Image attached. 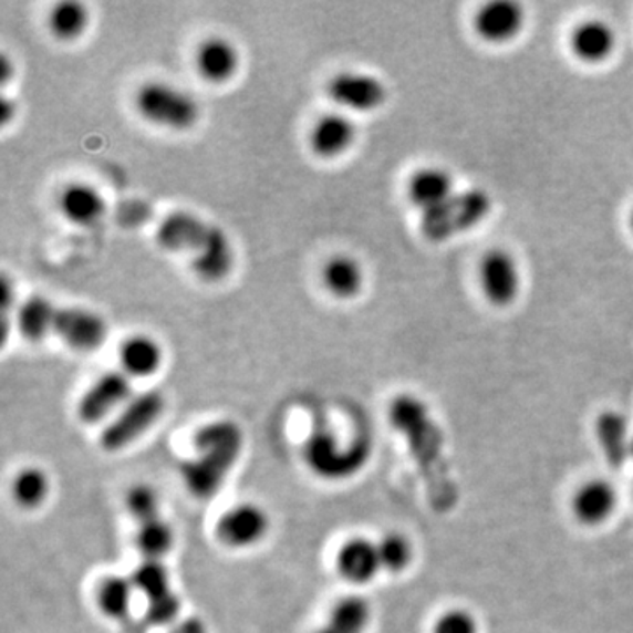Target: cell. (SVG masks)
Masks as SVG:
<instances>
[{"label":"cell","mask_w":633,"mask_h":633,"mask_svg":"<svg viewBox=\"0 0 633 633\" xmlns=\"http://www.w3.org/2000/svg\"><path fill=\"white\" fill-rule=\"evenodd\" d=\"M125 504H127L128 512L136 519L137 525L160 518V516H158L157 492H155L151 486H146V484H137V486H134V488L127 492Z\"/></svg>","instance_id":"32"},{"label":"cell","mask_w":633,"mask_h":633,"mask_svg":"<svg viewBox=\"0 0 633 633\" xmlns=\"http://www.w3.org/2000/svg\"><path fill=\"white\" fill-rule=\"evenodd\" d=\"M61 210L65 219L77 226H92L103 217L106 203L95 187L89 184H73L65 187L61 196Z\"/></svg>","instance_id":"20"},{"label":"cell","mask_w":633,"mask_h":633,"mask_svg":"<svg viewBox=\"0 0 633 633\" xmlns=\"http://www.w3.org/2000/svg\"><path fill=\"white\" fill-rule=\"evenodd\" d=\"M48 25L56 39L71 41L85 32L89 25V11L82 2L65 0L61 4L53 6L52 13L48 18Z\"/></svg>","instance_id":"28"},{"label":"cell","mask_w":633,"mask_h":633,"mask_svg":"<svg viewBox=\"0 0 633 633\" xmlns=\"http://www.w3.org/2000/svg\"><path fill=\"white\" fill-rule=\"evenodd\" d=\"M477 621L470 612L454 609L438 618L433 633H477Z\"/></svg>","instance_id":"33"},{"label":"cell","mask_w":633,"mask_h":633,"mask_svg":"<svg viewBox=\"0 0 633 633\" xmlns=\"http://www.w3.org/2000/svg\"><path fill=\"white\" fill-rule=\"evenodd\" d=\"M328 92L334 103L355 112H373L387 98V89L378 77L354 71L336 74L328 85Z\"/></svg>","instance_id":"10"},{"label":"cell","mask_w":633,"mask_h":633,"mask_svg":"<svg viewBox=\"0 0 633 633\" xmlns=\"http://www.w3.org/2000/svg\"><path fill=\"white\" fill-rule=\"evenodd\" d=\"M480 287L489 303L509 307L518 300L521 273L512 253L504 249L489 250L480 261Z\"/></svg>","instance_id":"8"},{"label":"cell","mask_w":633,"mask_h":633,"mask_svg":"<svg viewBox=\"0 0 633 633\" xmlns=\"http://www.w3.org/2000/svg\"><path fill=\"white\" fill-rule=\"evenodd\" d=\"M222 232L215 224L206 222L190 211L178 210L160 220L155 241L169 252H190L196 257L205 252Z\"/></svg>","instance_id":"6"},{"label":"cell","mask_w":633,"mask_h":633,"mask_svg":"<svg viewBox=\"0 0 633 633\" xmlns=\"http://www.w3.org/2000/svg\"><path fill=\"white\" fill-rule=\"evenodd\" d=\"M172 633H208V630H206L205 623L199 618H189V620L178 623L172 630Z\"/></svg>","instance_id":"34"},{"label":"cell","mask_w":633,"mask_h":633,"mask_svg":"<svg viewBox=\"0 0 633 633\" xmlns=\"http://www.w3.org/2000/svg\"><path fill=\"white\" fill-rule=\"evenodd\" d=\"M50 482L44 471L39 468H25L17 475L13 482V495L20 506L32 509L46 500Z\"/></svg>","instance_id":"30"},{"label":"cell","mask_w":633,"mask_h":633,"mask_svg":"<svg viewBox=\"0 0 633 633\" xmlns=\"http://www.w3.org/2000/svg\"><path fill=\"white\" fill-rule=\"evenodd\" d=\"M378 557H381L382 569L390 572H402L411 565L412 551L411 542L399 533H390L377 543Z\"/></svg>","instance_id":"31"},{"label":"cell","mask_w":633,"mask_h":633,"mask_svg":"<svg viewBox=\"0 0 633 633\" xmlns=\"http://www.w3.org/2000/svg\"><path fill=\"white\" fill-rule=\"evenodd\" d=\"M630 226H632V231H633V211H632V217H630Z\"/></svg>","instance_id":"36"},{"label":"cell","mask_w":633,"mask_h":633,"mask_svg":"<svg viewBox=\"0 0 633 633\" xmlns=\"http://www.w3.org/2000/svg\"><path fill=\"white\" fill-rule=\"evenodd\" d=\"M355 125L345 115L330 113L316 121L310 134V146L319 157H336L354 143Z\"/></svg>","instance_id":"17"},{"label":"cell","mask_w":633,"mask_h":633,"mask_svg":"<svg viewBox=\"0 0 633 633\" xmlns=\"http://www.w3.org/2000/svg\"><path fill=\"white\" fill-rule=\"evenodd\" d=\"M370 447L366 440L357 438L343 449L333 433L316 428L304 445V459L313 474L322 479L343 480L360 471L369 459Z\"/></svg>","instance_id":"3"},{"label":"cell","mask_w":633,"mask_h":633,"mask_svg":"<svg viewBox=\"0 0 633 633\" xmlns=\"http://www.w3.org/2000/svg\"><path fill=\"white\" fill-rule=\"evenodd\" d=\"M121 363L127 375L148 377L163 363V351L151 336L134 334L122 343Z\"/></svg>","instance_id":"21"},{"label":"cell","mask_w":633,"mask_h":633,"mask_svg":"<svg viewBox=\"0 0 633 633\" xmlns=\"http://www.w3.org/2000/svg\"><path fill=\"white\" fill-rule=\"evenodd\" d=\"M454 194V178L444 167H423L408 181V197L421 215L437 210Z\"/></svg>","instance_id":"14"},{"label":"cell","mask_w":633,"mask_h":633,"mask_svg":"<svg viewBox=\"0 0 633 633\" xmlns=\"http://www.w3.org/2000/svg\"><path fill=\"white\" fill-rule=\"evenodd\" d=\"M136 110L143 118L163 127H193L199 116V107L189 94L163 82H151L136 92Z\"/></svg>","instance_id":"4"},{"label":"cell","mask_w":633,"mask_h":633,"mask_svg":"<svg viewBox=\"0 0 633 633\" xmlns=\"http://www.w3.org/2000/svg\"><path fill=\"white\" fill-rule=\"evenodd\" d=\"M372 618V608L363 596H345L334 605L328 623L316 633H364Z\"/></svg>","instance_id":"23"},{"label":"cell","mask_w":633,"mask_h":633,"mask_svg":"<svg viewBox=\"0 0 633 633\" xmlns=\"http://www.w3.org/2000/svg\"><path fill=\"white\" fill-rule=\"evenodd\" d=\"M491 210V197L482 189L456 193L437 210L424 214L421 231L429 241H445L479 226Z\"/></svg>","instance_id":"2"},{"label":"cell","mask_w":633,"mask_h":633,"mask_svg":"<svg viewBox=\"0 0 633 633\" xmlns=\"http://www.w3.org/2000/svg\"><path fill=\"white\" fill-rule=\"evenodd\" d=\"M616 489L608 480L582 484L572 500L573 513L584 525H600L616 509Z\"/></svg>","instance_id":"18"},{"label":"cell","mask_w":633,"mask_h":633,"mask_svg":"<svg viewBox=\"0 0 633 633\" xmlns=\"http://www.w3.org/2000/svg\"><path fill=\"white\" fill-rule=\"evenodd\" d=\"M322 280L331 294L340 300H351L363 287L364 274L354 257L334 256L325 262Z\"/></svg>","instance_id":"22"},{"label":"cell","mask_w":633,"mask_h":633,"mask_svg":"<svg viewBox=\"0 0 633 633\" xmlns=\"http://www.w3.org/2000/svg\"><path fill=\"white\" fill-rule=\"evenodd\" d=\"M194 445V458L181 463V479L193 497L208 500L217 495L236 459L240 458L243 435L232 421H217L196 433Z\"/></svg>","instance_id":"1"},{"label":"cell","mask_w":633,"mask_h":633,"mask_svg":"<svg viewBox=\"0 0 633 633\" xmlns=\"http://www.w3.org/2000/svg\"><path fill=\"white\" fill-rule=\"evenodd\" d=\"M197 71L211 83H224L235 76L240 56L227 39L208 38L197 48Z\"/></svg>","instance_id":"19"},{"label":"cell","mask_w":633,"mask_h":633,"mask_svg":"<svg viewBox=\"0 0 633 633\" xmlns=\"http://www.w3.org/2000/svg\"><path fill=\"white\" fill-rule=\"evenodd\" d=\"M164 405L166 402L158 391L139 394L112 424H107L101 435V445L110 453H116L133 444L154 426L155 421L163 415Z\"/></svg>","instance_id":"5"},{"label":"cell","mask_w":633,"mask_h":633,"mask_svg":"<svg viewBox=\"0 0 633 633\" xmlns=\"http://www.w3.org/2000/svg\"><path fill=\"white\" fill-rule=\"evenodd\" d=\"M525 25V11L512 0H492L477 11L474 29L484 41L504 44L518 38Z\"/></svg>","instance_id":"13"},{"label":"cell","mask_w":633,"mask_h":633,"mask_svg":"<svg viewBox=\"0 0 633 633\" xmlns=\"http://www.w3.org/2000/svg\"><path fill=\"white\" fill-rule=\"evenodd\" d=\"M270 528V519L261 507L241 504L224 513L217 522V537L229 548H249L259 542Z\"/></svg>","instance_id":"12"},{"label":"cell","mask_w":633,"mask_h":633,"mask_svg":"<svg viewBox=\"0 0 633 633\" xmlns=\"http://www.w3.org/2000/svg\"><path fill=\"white\" fill-rule=\"evenodd\" d=\"M133 579L110 575L97 588L98 609L113 620L127 616L131 602H133Z\"/></svg>","instance_id":"27"},{"label":"cell","mask_w":633,"mask_h":633,"mask_svg":"<svg viewBox=\"0 0 633 633\" xmlns=\"http://www.w3.org/2000/svg\"><path fill=\"white\" fill-rule=\"evenodd\" d=\"M55 304L44 295H31L18 309L17 324L23 339L29 342H39L48 333H52L53 313Z\"/></svg>","instance_id":"24"},{"label":"cell","mask_w":633,"mask_h":633,"mask_svg":"<svg viewBox=\"0 0 633 633\" xmlns=\"http://www.w3.org/2000/svg\"><path fill=\"white\" fill-rule=\"evenodd\" d=\"M232 262H235V253H232L231 241L226 232H222L205 252L193 257V270L199 279L206 282H219L229 274Z\"/></svg>","instance_id":"26"},{"label":"cell","mask_w":633,"mask_h":633,"mask_svg":"<svg viewBox=\"0 0 633 633\" xmlns=\"http://www.w3.org/2000/svg\"><path fill=\"white\" fill-rule=\"evenodd\" d=\"M596 435H599L603 454L616 467L625 461L626 456H630L632 438H630L629 424H626L623 415L612 411L600 415L599 423H596Z\"/></svg>","instance_id":"25"},{"label":"cell","mask_w":633,"mask_h":633,"mask_svg":"<svg viewBox=\"0 0 633 633\" xmlns=\"http://www.w3.org/2000/svg\"><path fill=\"white\" fill-rule=\"evenodd\" d=\"M52 333L76 351H94L106 340L107 325L103 316L77 307H56Z\"/></svg>","instance_id":"9"},{"label":"cell","mask_w":633,"mask_h":633,"mask_svg":"<svg viewBox=\"0 0 633 633\" xmlns=\"http://www.w3.org/2000/svg\"><path fill=\"white\" fill-rule=\"evenodd\" d=\"M630 456H633V437L632 442H630Z\"/></svg>","instance_id":"35"},{"label":"cell","mask_w":633,"mask_h":633,"mask_svg":"<svg viewBox=\"0 0 633 633\" xmlns=\"http://www.w3.org/2000/svg\"><path fill=\"white\" fill-rule=\"evenodd\" d=\"M175 536L164 519L157 518L143 522L137 528L136 543L145 560L160 561L172 551Z\"/></svg>","instance_id":"29"},{"label":"cell","mask_w":633,"mask_h":633,"mask_svg":"<svg viewBox=\"0 0 633 633\" xmlns=\"http://www.w3.org/2000/svg\"><path fill=\"white\" fill-rule=\"evenodd\" d=\"M570 48L575 59L587 64L608 61L616 48V34L602 20H587L579 23L570 35Z\"/></svg>","instance_id":"15"},{"label":"cell","mask_w":633,"mask_h":633,"mask_svg":"<svg viewBox=\"0 0 633 633\" xmlns=\"http://www.w3.org/2000/svg\"><path fill=\"white\" fill-rule=\"evenodd\" d=\"M133 385L128 375L110 372L98 378L77 403V415L86 424H95L112 414L121 403L131 396Z\"/></svg>","instance_id":"11"},{"label":"cell","mask_w":633,"mask_h":633,"mask_svg":"<svg viewBox=\"0 0 633 633\" xmlns=\"http://www.w3.org/2000/svg\"><path fill=\"white\" fill-rule=\"evenodd\" d=\"M133 584L146 599V618L154 625H169L180 614V600L173 591L163 561L145 560L133 573Z\"/></svg>","instance_id":"7"},{"label":"cell","mask_w":633,"mask_h":633,"mask_svg":"<svg viewBox=\"0 0 633 633\" xmlns=\"http://www.w3.org/2000/svg\"><path fill=\"white\" fill-rule=\"evenodd\" d=\"M336 567L342 578L352 584H366L373 581L382 569L377 543L366 539L349 540L340 549Z\"/></svg>","instance_id":"16"}]
</instances>
